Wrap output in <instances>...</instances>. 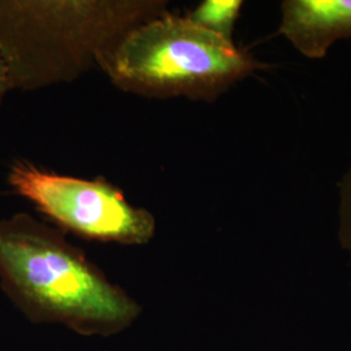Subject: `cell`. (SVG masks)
Segmentation results:
<instances>
[{
  "label": "cell",
  "mask_w": 351,
  "mask_h": 351,
  "mask_svg": "<svg viewBox=\"0 0 351 351\" xmlns=\"http://www.w3.org/2000/svg\"><path fill=\"white\" fill-rule=\"evenodd\" d=\"M12 91L11 88V82H10V75L5 62L0 53V104L4 101L7 94Z\"/></svg>",
  "instance_id": "cell-8"
},
{
  "label": "cell",
  "mask_w": 351,
  "mask_h": 351,
  "mask_svg": "<svg viewBox=\"0 0 351 351\" xmlns=\"http://www.w3.org/2000/svg\"><path fill=\"white\" fill-rule=\"evenodd\" d=\"M0 287L30 322L86 337L119 335L142 313L62 230L29 213L0 219Z\"/></svg>",
  "instance_id": "cell-1"
},
{
  "label": "cell",
  "mask_w": 351,
  "mask_h": 351,
  "mask_svg": "<svg viewBox=\"0 0 351 351\" xmlns=\"http://www.w3.org/2000/svg\"><path fill=\"white\" fill-rule=\"evenodd\" d=\"M99 68L130 94L215 101L264 65L233 40L167 11L129 30Z\"/></svg>",
  "instance_id": "cell-3"
},
{
  "label": "cell",
  "mask_w": 351,
  "mask_h": 351,
  "mask_svg": "<svg viewBox=\"0 0 351 351\" xmlns=\"http://www.w3.org/2000/svg\"><path fill=\"white\" fill-rule=\"evenodd\" d=\"M278 34L310 59H323L329 47L351 37V0H285Z\"/></svg>",
  "instance_id": "cell-5"
},
{
  "label": "cell",
  "mask_w": 351,
  "mask_h": 351,
  "mask_svg": "<svg viewBox=\"0 0 351 351\" xmlns=\"http://www.w3.org/2000/svg\"><path fill=\"white\" fill-rule=\"evenodd\" d=\"M165 0H0V53L12 90L72 82L101 65L134 26L168 11Z\"/></svg>",
  "instance_id": "cell-2"
},
{
  "label": "cell",
  "mask_w": 351,
  "mask_h": 351,
  "mask_svg": "<svg viewBox=\"0 0 351 351\" xmlns=\"http://www.w3.org/2000/svg\"><path fill=\"white\" fill-rule=\"evenodd\" d=\"M242 7L241 0H203L186 17L193 24L232 40Z\"/></svg>",
  "instance_id": "cell-6"
},
{
  "label": "cell",
  "mask_w": 351,
  "mask_h": 351,
  "mask_svg": "<svg viewBox=\"0 0 351 351\" xmlns=\"http://www.w3.org/2000/svg\"><path fill=\"white\" fill-rule=\"evenodd\" d=\"M339 206L341 234L351 250V165L339 182Z\"/></svg>",
  "instance_id": "cell-7"
},
{
  "label": "cell",
  "mask_w": 351,
  "mask_h": 351,
  "mask_svg": "<svg viewBox=\"0 0 351 351\" xmlns=\"http://www.w3.org/2000/svg\"><path fill=\"white\" fill-rule=\"evenodd\" d=\"M7 181L16 195L81 239L141 246L155 236L154 215L129 203L120 189L101 177L60 175L27 160H16Z\"/></svg>",
  "instance_id": "cell-4"
}]
</instances>
